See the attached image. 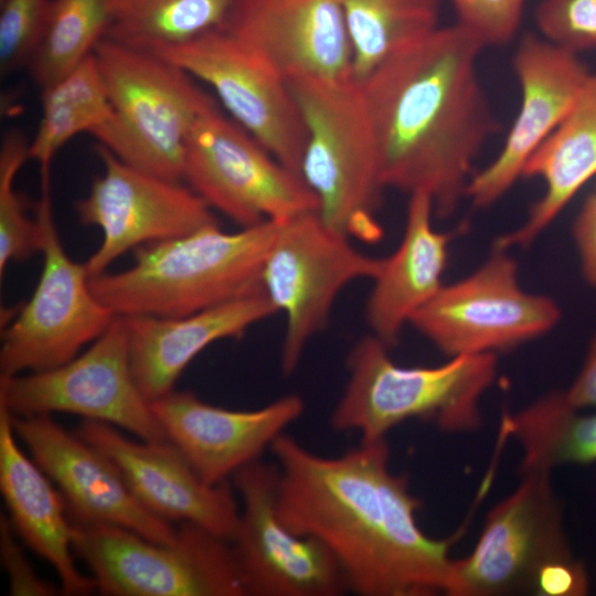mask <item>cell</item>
<instances>
[{
  "mask_svg": "<svg viewBox=\"0 0 596 596\" xmlns=\"http://www.w3.org/2000/svg\"><path fill=\"white\" fill-rule=\"evenodd\" d=\"M42 114L29 159L51 168L57 151L82 132L93 134L111 118V106L94 53L42 89Z\"/></svg>",
  "mask_w": 596,
  "mask_h": 596,
  "instance_id": "28",
  "label": "cell"
},
{
  "mask_svg": "<svg viewBox=\"0 0 596 596\" xmlns=\"http://www.w3.org/2000/svg\"><path fill=\"white\" fill-rule=\"evenodd\" d=\"M483 49L457 23L439 26L359 81L385 188L427 194L435 217L458 209L477 157L498 130L478 74Z\"/></svg>",
  "mask_w": 596,
  "mask_h": 596,
  "instance_id": "2",
  "label": "cell"
},
{
  "mask_svg": "<svg viewBox=\"0 0 596 596\" xmlns=\"http://www.w3.org/2000/svg\"><path fill=\"white\" fill-rule=\"evenodd\" d=\"M307 130L300 175L318 214L351 240L376 243L383 191L379 146L362 85L354 77H288Z\"/></svg>",
  "mask_w": 596,
  "mask_h": 596,
  "instance_id": "4",
  "label": "cell"
},
{
  "mask_svg": "<svg viewBox=\"0 0 596 596\" xmlns=\"http://www.w3.org/2000/svg\"><path fill=\"white\" fill-rule=\"evenodd\" d=\"M34 215L43 232V268L31 298L1 333V376L66 363L116 317L94 296L85 263L73 260L61 243L52 212L51 170L41 171Z\"/></svg>",
  "mask_w": 596,
  "mask_h": 596,
  "instance_id": "10",
  "label": "cell"
},
{
  "mask_svg": "<svg viewBox=\"0 0 596 596\" xmlns=\"http://www.w3.org/2000/svg\"><path fill=\"white\" fill-rule=\"evenodd\" d=\"M457 24L485 47L502 45L514 38L521 24L525 0H449Z\"/></svg>",
  "mask_w": 596,
  "mask_h": 596,
  "instance_id": "34",
  "label": "cell"
},
{
  "mask_svg": "<svg viewBox=\"0 0 596 596\" xmlns=\"http://www.w3.org/2000/svg\"><path fill=\"white\" fill-rule=\"evenodd\" d=\"M389 349L371 333L351 349L348 381L331 414L336 430L376 440L408 419L432 422L447 433L480 427V402L496 380L497 355H459L436 366H404Z\"/></svg>",
  "mask_w": 596,
  "mask_h": 596,
  "instance_id": "5",
  "label": "cell"
},
{
  "mask_svg": "<svg viewBox=\"0 0 596 596\" xmlns=\"http://www.w3.org/2000/svg\"><path fill=\"white\" fill-rule=\"evenodd\" d=\"M76 434L114 464L151 513L233 540L240 519L233 488L227 481L205 482L168 439L137 441L110 424L89 419L82 421Z\"/></svg>",
  "mask_w": 596,
  "mask_h": 596,
  "instance_id": "18",
  "label": "cell"
},
{
  "mask_svg": "<svg viewBox=\"0 0 596 596\" xmlns=\"http://www.w3.org/2000/svg\"><path fill=\"white\" fill-rule=\"evenodd\" d=\"M341 1L356 81L440 26V0Z\"/></svg>",
  "mask_w": 596,
  "mask_h": 596,
  "instance_id": "27",
  "label": "cell"
},
{
  "mask_svg": "<svg viewBox=\"0 0 596 596\" xmlns=\"http://www.w3.org/2000/svg\"><path fill=\"white\" fill-rule=\"evenodd\" d=\"M111 19L113 0H51L42 35L26 65L41 89L92 55L106 38Z\"/></svg>",
  "mask_w": 596,
  "mask_h": 596,
  "instance_id": "30",
  "label": "cell"
},
{
  "mask_svg": "<svg viewBox=\"0 0 596 596\" xmlns=\"http://www.w3.org/2000/svg\"><path fill=\"white\" fill-rule=\"evenodd\" d=\"M9 416L19 441L62 494L74 524L120 526L159 543L175 540L178 528L147 510L114 464L76 433L51 415Z\"/></svg>",
  "mask_w": 596,
  "mask_h": 596,
  "instance_id": "17",
  "label": "cell"
},
{
  "mask_svg": "<svg viewBox=\"0 0 596 596\" xmlns=\"http://www.w3.org/2000/svg\"><path fill=\"white\" fill-rule=\"evenodd\" d=\"M51 0H0V70L26 66L42 35Z\"/></svg>",
  "mask_w": 596,
  "mask_h": 596,
  "instance_id": "32",
  "label": "cell"
},
{
  "mask_svg": "<svg viewBox=\"0 0 596 596\" xmlns=\"http://www.w3.org/2000/svg\"><path fill=\"white\" fill-rule=\"evenodd\" d=\"M383 258L370 256L329 227L318 211L277 223L263 269V290L285 316L280 369L291 374L311 339L328 323L339 294L373 279Z\"/></svg>",
  "mask_w": 596,
  "mask_h": 596,
  "instance_id": "9",
  "label": "cell"
},
{
  "mask_svg": "<svg viewBox=\"0 0 596 596\" xmlns=\"http://www.w3.org/2000/svg\"><path fill=\"white\" fill-rule=\"evenodd\" d=\"M0 407L18 416L67 413L110 424L141 440L167 439L136 383L121 316L66 363L0 376Z\"/></svg>",
  "mask_w": 596,
  "mask_h": 596,
  "instance_id": "12",
  "label": "cell"
},
{
  "mask_svg": "<svg viewBox=\"0 0 596 596\" xmlns=\"http://www.w3.org/2000/svg\"><path fill=\"white\" fill-rule=\"evenodd\" d=\"M434 205L425 193L409 195L404 232L396 249L372 279L364 307L371 334L390 348L412 316L445 284L449 245L456 236L434 227Z\"/></svg>",
  "mask_w": 596,
  "mask_h": 596,
  "instance_id": "24",
  "label": "cell"
},
{
  "mask_svg": "<svg viewBox=\"0 0 596 596\" xmlns=\"http://www.w3.org/2000/svg\"><path fill=\"white\" fill-rule=\"evenodd\" d=\"M103 173L76 202L78 220L100 228L103 241L85 262L89 277L141 245L180 237L219 224L209 204L182 181L129 166L102 146Z\"/></svg>",
  "mask_w": 596,
  "mask_h": 596,
  "instance_id": "16",
  "label": "cell"
},
{
  "mask_svg": "<svg viewBox=\"0 0 596 596\" xmlns=\"http://www.w3.org/2000/svg\"><path fill=\"white\" fill-rule=\"evenodd\" d=\"M183 180L211 209L242 227L318 211L300 174L283 164L217 105L188 138Z\"/></svg>",
  "mask_w": 596,
  "mask_h": 596,
  "instance_id": "11",
  "label": "cell"
},
{
  "mask_svg": "<svg viewBox=\"0 0 596 596\" xmlns=\"http://www.w3.org/2000/svg\"><path fill=\"white\" fill-rule=\"evenodd\" d=\"M13 531L8 518L1 514L0 519V558L1 564L9 577L10 595H40L49 596L56 594V587L42 579L31 566L24 555L23 549L14 539Z\"/></svg>",
  "mask_w": 596,
  "mask_h": 596,
  "instance_id": "35",
  "label": "cell"
},
{
  "mask_svg": "<svg viewBox=\"0 0 596 596\" xmlns=\"http://www.w3.org/2000/svg\"><path fill=\"white\" fill-rule=\"evenodd\" d=\"M595 175L596 74H590L567 115L524 167L522 177L543 181L542 196L525 220L494 245L508 249L531 245Z\"/></svg>",
  "mask_w": 596,
  "mask_h": 596,
  "instance_id": "25",
  "label": "cell"
},
{
  "mask_svg": "<svg viewBox=\"0 0 596 596\" xmlns=\"http://www.w3.org/2000/svg\"><path fill=\"white\" fill-rule=\"evenodd\" d=\"M534 20L541 36L564 50L596 49V0H542Z\"/></svg>",
  "mask_w": 596,
  "mask_h": 596,
  "instance_id": "33",
  "label": "cell"
},
{
  "mask_svg": "<svg viewBox=\"0 0 596 596\" xmlns=\"http://www.w3.org/2000/svg\"><path fill=\"white\" fill-rule=\"evenodd\" d=\"M595 195H596V193H595Z\"/></svg>",
  "mask_w": 596,
  "mask_h": 596,
  "instance_id": "39",
  "label": "cell"
},
{
  "mask_svg": "<svg viewBox=\"0 0 596 596\" xmlns=\"http://www.w3.org/2000/svg\"><path fill=\"white\" fill-rule=\"evenodd\" d=\"M573 240L584 279L596 288V195H589L573 223Z\"/></svg>",
  "mask_w": 596,
  "mask_h": 596,
  "instance_id": "37",
  "label": "cell"
},
{
  "mask_svg": "<svg viewBox=\"0 0 596 596\" xmlns=\"http://www.w3.org/2000/svg\"><path fill=\"white\" fill-rule=\"evenodd\" d=\"M94 55L113 111L92 134L98 146L145 172L183 181L188 138L215 100L194 77L150 51L104 38Z\"/></svg>",
  "mask_w": 596,
  "mask_h": 596,
  "instance_id": "6",
  "label": "cell"
},
{
  "mask_svg": "<svg viewBox=\"0 0 596 596\" xmlns=\"http://www.w3.org/2000/svg\"><path fill=\"white\" fill-rule=\"evenodd\" d=\"M550 476L521 473L514 491L487 514L472 551L453 560L446 595L529 594L544 564L573 555Z\"/></svg>",
  "mask_w": 596,
  "mask_h": 596,
  "instance_id": "14",
  "label": "cell"
},
{
  "mask_svg": "<svg viewBox=\"0 0 596 596\" xmlns=\"http://www.w3.org/2000/svg\"><path fill=\"white\" fill-rule=\"evenodd\" d=\"M277 313L265 292L183 317H123L129 359L142 396L153 402L171 391L188 364L207 345L240 338Z\"/></svg>",
  "mask_w": 596,
  "mask_h": 596,
  "instance_id": "22",
  "label": "cell"
},
{
  "mask_svg": "<svg viewBox=\"0 0 596 596\" xmlns=\"http://www.w3.org/2000/svg\"><path fill=\"white\" fill-rule=\"evenodd\" d=\"M232 479L243 507L231 544L245 596H337L349 590L332 553L280 521L276 465L258 459Z\"/></svg>",
  "mask_w": 596,
  "mask_h": 596,
  "instance_id": "15",
  "label": "cell"
},
{
  "mask_svg": "<svg viewBox=\"0 0 596 596\" xmlns=\"http://www.w3.org/2000/svg\"><path fill=\"white\" fill-rule=\"evenodd\" d=\"M278 470L277 514L292 532L321 542L348 588L361 596L446 594L459 536L427 535L422 502L390 467L386 438L319 456L281 434L270 446Z\"/></svg>",
  "mask_w": 596,
  "mask_h": 596,
  "instance_id": "1",
  "label": "cell"
},
{
  "mask_svg": "<svg viewBox=\"0 0 596 596\" xmlns=\"http://www.w3.org/2000/svg\"><path fill=\"white\" fill-rule=\"evenodd\" d=\"M589 592L585 566L573 555L544 564L532 578L529 594L538 596H584Z\"/></svg>",
  "mask_w": 596,
  "mask_h": 596,
  "instance_id": "36",
  "label": "cell"
},
{
  "mask_svg": "<svg viewBox=\"0 0 596 596\" xmlns=\"http://www.w3.org/2000/svg\"><path fill=\"white\" fill-rule=\"evenodd\" d=\"M152 53L210 86L227 116L300 174L307 130L284 73L222 29Z\"/></svg>",
  "mask_w": 596,
  "mask_h": 596,
  "instance_id": "13",
  "label": "cell"
},
{
  "mask_svg": "<svg viewBox=\"0 0 596 596\" xmlns=\"http://www.w3.org/2000/svg\"><path fill=\"white\" fill-rule=\"evenodd\" d=\"M509 251L493 245L473 272L444 284L408 324L448 358L497 355L549 333L561 308L521 286Z\"/></svg>",
  "mask_w": 596,
  "mask_h": 596,
  "instance_id": "8",
  "label": "cell"
},
{
  "mask_svg": "<svg viewBox=\"0 0 596 596\" xmlns=\"http://www.w3.org/2000/svg\"><path fill=\"white\" fill-rule=\"evenodd\" d=\"M222 30L287 77H353L341 0H234Z\"/></svg>",
  "mask_w": 596,
  "mask_h": 596,
  "instance_id": "21",
  "label": "cell"
},
{
  "mask_svg": "<svg viewBox=\"0 0 596 596\" xmlns=\"http://www.w3.org/2000/svg\"><path fill=\"white\" fill-rule=\"evenodd\" d=\"M0 490L17 535L58 576L65 595L96 589L75 564L74 524L65 501L45 472L21 448L7 411L0 407Z\"/></svg>",
  "mask_w": 596,
  "mask_h": 596,
  "instance_id": "23",
  "label": "cell"
},
{
  "mask_svg": "<svg viewBox=\"0 0 596 596\" xmlns=\"http://www.w3.org/2000/svg\"><path fill=\"white\" fill-rule=\"evenodd\" d=\"M73 550L104 595L245 596L231 542L189 522L171 543L109 524H74Z\"/></svg>",
  "mask_w": 596,
  "mask_h": 596,
  "instance_id": "7",
  "label": "cell"
},
{
  "mask_svg": "<svg viewBox=\"0 0 596 596\" xmlns=\"http://www.w3.org/2000/svg\"><path fill=\"white\" fill-rule=\"evenodd\" d=\"M563 394L574 408L583 411L596 407V334L589 343L579 372Z\"/></svg>",
  "mask_w": 596,
  "mask_h": 596,
  "instance_id": "38",
  "label": "cell"
},
{
  "mask_svg": "<svg viewBox=\"0 0 596 596\" xmlns=\"http://www.w3.org/2000/svg\"><path fill=\"white\" fill-rule=\"evenodd\" d=\"M503 427L522 449L520 473H551L561 465L596 462V413L572 407L563 391L505 416Z\"/></svg>",
  "mask_w": 596,
  "mask_h": 596,
  "instance_id": "26",
  "label": "cell"
},
{
  "mask_svg": "<svg viewBox=\"0 0 596 596\" xmlns=\"http://www.w3.org/2000/svg\"><path fill=\"white\" fill-rule=\"evenodd\" d=\"M30 141L19 129L9 130L0 149V274L10 262L26 259L42 251L43 232L30 203L15 189L18 172L29 159Z\"/></svg>",
  "mask_w": 596,
  "mask_h": 596,
  "instance_id": "31",
  "label": "cell"
},
{
  "mask_svg": "<svg viewBox=\"0 0 596 596\" xmlns=\"http://www.w3.org/2000/svg\"><path fill=\"white\" fill-rule=\"evenodd\" d=\"M277 223L236 232L216 224L141 245L130 267L91 277V289L123 317H183L264 292L263 269Z\"/></svg>",
  "mask_w": 596,
  "mask_h": 596,
  "instance_id": "3",
  "label": "cell"
},
{
  "mask_svg": "<svg viewBox=\"0 0 596 596\" xmlns=\"http://www.w3.org/2000/svg\"><path fill=\"white\" fill-rule=\"evenodd\" d=\"M150 407L167 439L205 482L217 485L258 460L301 416L305 403L288 394L256 409L236 411L173 390Z\"/></svg>",
  "mask_w": 596,
  "mask_h": 596,
  "instance_id": "20",
  "label": "cell"
},
{
  "mask_svg": "<svg viewBox=\"0 0 596 596\" xmlns=\"http://www.w3.org/2000/svg\"><path fill=\"white\" fill-rule=\"evenodd\" d=\"M234 0H113L106 38L155 52L223 28Z\"/></svg>",
  "mask_w": 596,
  "mask_h": 596,
  "instance_id": "29",
  "label": "cell"
},
{
  "mask_svg": "<svg viewBox=\"0 0 596 596\" xmlns=\"http://www.w3.org/2000/svg\"><path fill=\"white\" fill-rule=\"evenodd\" d=\"M521 105L498 156L473 173L466 198L476 207L499 201L522 177L532 155L567 115L590 73L576 53L541 35H524L512 60Z\"/></svg>",
  "mask_w": 596,
  "mask_h": 596,
  "instance_id": "19",
  "label": "cell"
}]
</instances>
